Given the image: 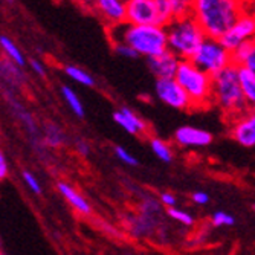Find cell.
Returning a JSON list of instances; mask_svg holds the SVG:
<instances>
[{
	"instance_id": "28",
	"label": "cell",
	"mask_w": 255,
	"mask_h": 255,
	"mask_svg": "<svg viewBox=\"0 0 255 255\" xmlns=\"http://www.w3.org/2000/svg\"><path fill=\"white\" fill-rule=\"evenodd\" d=\"M113 52L117 54V55H120V57L131 58V60H134V58L139 57L137 52H136L133 48H130L128 44H126V43H123V41H115V43H113Z\"/></svg>"
},
{
	"instance_id": "5",
	"label": "cell",
	"mask_w": 255,
	"mask_h": 255,
	"mask_svg": "<svg viewBox=\"0 0 255 255\" xmlns=\"http://www.w3.org/2000/svg\"><path fill=\"white\" fill-rule=\"evenodd\" d=\"M174 80L190 97L193 109H203L213 104L211 75L202 71L191 60H180Z\"/></svg>"
},
{
	"instance_id": "39",
	"label": "cell",
	"mask_w": 255,
	"mask_h": 255,
	"mask_svg": "<svg viewBox=\"0 0 255 255\" xmlns=\"http://www.w3.org/2000/svg\"><path fill=\"white\" fill-rule=\"evenodd\" d=\"M6 2H8V3H14V0H6Z\"/></svg>"
},
{
	"instance_id": "10",
	"label": "cell",
	"mask_w": 255,
	"mask_h": 255,
	"mask_svg": "<svg viewBox=\"0 0 255 255\" xmlns=\"http://www.w3.org/2000/svg\"><path fill=\"white\" fill-rule=\"evenodd\" d=\"M126 21L134 25L164 26L154 0H130L126 3Z\"/></svg>"
},
{
	"instance_id": "36",
	"label": "cell",
	"mask_w": 255,
	"mask_h": 255,
	"mask_svg": "<svg viewBox=\"0 0 255 255\" xmlns=\"http://www.w3.org/2000/svg\"><path fill=\"white\" fill-rule=\"evenodd\" d=\"M193 202L196 205H199V206H203V205H206L208 202H210V196H208L206 193H203V191H197V193L193 194Z\"/></svg>"
},
{
	"instance_id": "37",
	"label": "cell",
	"mask_w": 255,
	"mask_h": 255,
	"mask_svg": "<svg viewBox=\"0 0 255 255\" xmlns=\"http://www.w3.org/2000/svg\"><path fill=\"white\" fill-rule=\"evenodd\" d=\"M242 66H245V67L251 69V71H255V54L249 55V57L245 60V63H243Z\"/></svg>"
},
{
	"instance_id": "27",
	"label": "cell",
	"mask_w": 255,
	"mask_h": 255,
	"mask_svg": "<svg viewBox=\"0 0 255 255\" xmlns=\"http://www.w3.org/2000/svg\"><path fill=\"white\" fill-rule=\"evenodd\" d=\"M167 214H168L170 219H173L174 222H177V223H180L183 226H188L190 228V226H194L196 225V219L190 213L180 210V208L170 206V208H167Z\"/></svg>"
},
{
	"instance_id": "3",
	"label": "cell",
	"mask_w": 255,
	"mask_h": 255,
	"mask_svg": "<svg viewBox=\"0 0 255 255\" xmlns=\"http://www.w3.org/2000/svg\"><path fill=\"white\" fill-rule=\"evenodd\" d=\"M211 90L213 103L217 104L231 120L252 109L242 94L237 80V66L234 64H228L211 75Z\"/></svg>"
},
{
	"instance_id": "7",
	"label": "cell",
	"mask_w": 255,
	"mask_h": 255,
	"mask_svg": "<svg viewBox=\"0 0 255 255\" xmlns=\"http://www.w3.org/2000/svg\"><path fill=\"white\" fill-rule=\"evenodd\" d=\"M160 213H162V206L159 200H154L151 197L144 199L139 203V214L127 217L128 233L137 239L150 236L159 226Z\"/></svg>"
},
{
	"instance_id": "17",
	"label": "cell",
	"mask_w": 255,
	"mask_h": 255,
	"mask_svg": "<svg viewBox=\"0 0 255 255\" xmlns=\"http://www.w3.org/2000/svg\"><path fill=\"white\" fill-rule=\"evenodd\" d=\"M5 98H6V103H8V106L11 107V110H12V113L15 115V118L25 126V128H26V131L31 134V137H32V141L34 139H38L40 136H38V127H37V124H35V120L32 118V115L29 113V110H26L25 109V106H23L17 98H14L9 92H5Z\"/></svg>"
},
{
	"instance_id": "34",
	"label": "cell",
	"mask_w": 255,
	"mask_h": 255,
	"mask_svg": "<svg viewBox=\"0 0 255 255\" xmlns=\"http://www.w3.org/2000/svg\"><path fill=\"white\" fill-rule=\"evenodd\" d=\"M9 173V167H8V160L5 153L0 150V180H3Z\"/></svg>"
},
{
	"instance_id": "16",
	"label": "cell",
	"mask_w": 255,
	"mask_h": 255,
	"mask_svg": "<svg viewBox=\"0 0 255 255\" xmlns=\"http://www.w3.org/2000/svg\"><path fill=\"white\" fill-rule=\"evenodd\" d=\"M57 190L66 199V202L74 208V211H77L81 216H90L92 214V205L80 191H77L72 187V185H69L66 182H58Z\"/></svg>"
},
{
	"instance_id": "21",
	"label": "cell",
	"mask_w": 255,
	"mask_h": 255,
	"mask_svg": "<svg viewBox=\"0 0 255 255\" xmlns=\"http://www.w3.org/2000/svg\"><path fill=\"white\" fill-rule=\"evenodd\" d=\"M0 49L3 51V54L6 55V58H9L11 61H14L15 64H18L20 67H23L26 64V58L21 54L18 46L6 35H0Z\"/></svg>"
},
{
	"instance_id": "25",
	"label": "cell",
	"mask_w": 255,
	"mask_h": 255,
	"mask_svg": "<svg viewBox=\"0 0 255 255\" xmlns=\"http://www.w3.org/2000/svg\"><path fill=\"white\" fill-rule=\"evenodd\" d=\"M150 147H151L153 153L162 162L170 164V162L173 160V150H171V147L165 141H162V139H159V137H151L150 139Z\"/></svg>"
},
{
	"instance_id": "26",
	"label": "cell",
	"mask_w": 255,
	"mask_h": 255,
	"mask_svg": "<svg viewBox=\"0 0 255 255\" xmlns=\"http://www.w3.org/2000/svg\"><path fill=\"white\" fill-rule=\"evenodd\" d=\"M193 2H194V0H168L171 17L173 18H182V17L191 15Z\"/></svg>"
},
{
	"instance_id": "13",
	"label": "cell",
	"mask_w": 255,
	"mask_h": 255,
	"mask_svg": "<svg viewBox=\"0 0 255 255\" xmlns=\"http://www.w3.org/2000/svg\"><path fill=\"white\" fill-rule=\"evenodd\" d=\"M94 9L106 26L126 21V2L124 0H95Z\"/></svg>"
},
{
	"instance_id": "35",
	"label": "cell",
	"mask_w": 255,
	"mask_h": 255,
	"mask_svg": "<svg viewBox=\"0 0 255 255\" xmlns=\"http://www.w3.org/2000/svg\"><path fill=\"white\" fill-rule=\"evenodd\" d=\"M29 66H31V69H32V71H34L38 77H44V75H46V69H44V66H43L41 61H38V60H35V58H31V60H29Z\"/></svg>"
},
{
	"instance_id": "22",
	"label": "cell",
	"mask_w": 255,
	"mask_h": 255,
	"mask_svg": "<svg viewBox=\"0 0 255 255\" xmlns=\"http://www.w3.org/2000/svg\"><path fill=\"white\" fill-rule=\"evenodd\" d=\"M252 54H255V40L254 38L245 40L231 51V63L234 66H242L245 60Z\"/></svg>"
},
{
	"instance_id": "30",
	"label": "cell",
	"mask_w": 255,
	"mask_h": 255,
	"mask_svg": "<svg viewBox=\"0 0 255 255\" xmlns=\"http://www.w3.org/2000/svg\"><path fill=\"white\" fill-rule=\"evenodd\" d=\"M115 154H117V157H118L121 162H124L126 165H130V167L139 165V160H137L134 156H131V154H130L124 147H121V145L115 147Z\"/></svg>"
},
{
	"instance_id": "12",
	"label": "cell",
	"mask_w": 255,
	"mask_h": 255,
	"mask_svg": "<svg viewBox=\"0 0 255 255\" xmlns=\"http://www.w3.org/2000/svg\"><path fill=\"white\" fill-rule=\"evenodd\" d=\"M213 139L214 136L210 131H206L203 128H197V127H191V126L179 127L174 131V142L183 148H190V147L203 148L210 145L213 142Z\"/></svg>"
},
{
	"instance_id": "20",
	"label": "cell",
	"mask_w": 255,
	"mask_h": 255,
	"mask_svg": "<svg viewBox=\"0 0 255 255\" xmlns=\"http://www.w3.org/2000/svg\"><path fill=\"white\" fill-rule=\"evenodd\" d=\"M43 142L49 148H60L66 144V133L55 123H48L43 127Z\"/></svg>"
},
{
	"instance_id": "18",
	"label": "cell",
	"mask_w": 255,
	"mask_h": 255,
	"mask_svg": "<svg viewBox=\"0 0 255 255\" xmlns=\"http://www.w3.org/2000/svg\"><path fill=\"white\" fill-rule=\"evenodd\" d=\"M237 80L242 89V94L249 106H254L255 103V71L245 67V66H237Z\"/></svg>"
},
{
	"instance_id": "9",
	"label": "cell",
	"mask_w": 255,
	"mask_h": 255,
	"mask_svg": "<svg viewBox=\"0 0 255 255\" xmlns=\"http://www.w3.org/2000/svg\"><path fill=\"white\" fill-rule=\"evenodd\" d=\"M254 34H255V18H254V14H248L245 11V12H242L239 15V18L234 21V25L219 37V41L231 52L242 41L254 38Z\"/></svg>"
},
{
	"instance_id": "29",
	"label": "cell",
	"mask_w": 255,
	"mask_h": 255,
	"mask_svg": "<svg viewBox=\"0 0 255 255\" xmlns=\"http://www.w3.org/2000/svg\"><path fill=\"white\" fill-rule=\"evenodd\" d=\"M211 223L214 226H217V228H220V226H234L236 225V219L231 216V214H228V213L217 211V213L213 214Z\"/></svg>"
},
{
	"instance_id": "40",
	"label": "cell",
	"mask_w": 255,
	"mask_h": 255,
	"mask_svg": "<svg viewBox=\"0 0 255 255\" xmlns=\"http://www.w3.org/2000/svg\"><path fill=\"white\" fill-rule=\"evenodd\" d=\"M0 252H2V242H0Z\"/></svg>"
},
{
	"instance_id": "1",
	"label": "cell",
	"mask_w": 255,
	"mask_h": 255,
	"mask_svg": "<svg viewBox=\"0 0 255 255\" xmlns=\"http://www.w3.org/2000/svg\"><path fill=\"white\" fill-rule=\"evenodd\" d=\"M112 43L123 41L133 48L139 57H153L168 49L165 26L157 25H134L121 21L107 26Z\"/></svg>"
},
{
	"instance_id": "15",
	"label": "cell",
	"mask_w": 255,
	"mask_h": 255,
	"mask_svg": "<svg viewBox=\"0 0 255 255\" xmlns=\"http://www.w3.org/2000/svg\"><path fill=\"white\" fill-rule=\"evenodd\" d=\"M113 121L130 134L137 136V134L148 133V124L141 117H137V115L128 107H123L118 112H115Z\"/></svg>"
},
{
	"instance_id": "23",
	"label": "cell",
	"mask_w": 255,
	"mask_h": 255,
	"mask_svg": "<svg viewBox=\"0 0 255 255\" xmlns=\"http://www.w3.org/2000/svg\"><path fill=\"white\" fill-rule=\"evenodd\" d=\"M61 95L66 101V104L71 107L72 113L78 118H84V107H83V103L80 101L77 92L72 90L69 86H61Z\"/></svg>"
},
{
	"instance_id": "31",
	"label": "cell",
	"mask_w": 255,
	"mask_h": 255,
	"mask_svg": "<svg viewBox=\"0 0 255 255\" xmlns=\"http://www.w3.org/2000/svg\"><path fill=\"white\" fill-rule=\"evenodd\" d=\"M21 176H23V180H25V183H26V187H28L34 194H41V185H40L38 179H37L29 170H25Z\"/></svg>"
},
{
	"instance_id": "8",
	"label": "cell",
	"mask_w": 255,
	"mask_h": 255,
	"mask_svg": "<svg viewBox=\"0 0 255 255\" xmlns=\"http://www.w3.org/2000/svg\"><path fill=\"white\" fill-rule=\"evenodd\" d=\"M156 95L157 98L167 104L168 107H173L176 110H191V101L187 92L182 89V86L171 78H156Z\"/></svg>"
},
{
	"instance_id": "24",
	"label": "cell",
	"mask_w": 255,
	"mask_h": 255,
	"mask_svg": "<svg viewBox=\"0 0 255 255\" xmlns=\"http://www.w3.org/2000/svg\"><path fill=\"white\" fill-rule=\"evenodd\" d=\"M64 74L72 78L74 81H77L78 84H83L86 87H94L95 86V80L89 72H86L84 69L78 67V66H66L64 67Z\"/></svg>"
},
{
	"instance_id": "38",
	"label": "cell",
	"mask_w": 255,
	"mask_h": 255,
	"mask_svg": "<svg viewBox=\"0 0 255 255\" xmlns=\"http://www.w3.org/2000/svg\"><path fill=\"white\" fill-rule=\"evenodd\" d=\"M94 2H95V0H77V3L81 5L84 9H92V8H94Z\"/></svg>"
},
{
	"instance_id": "19",
	"label": "cell",
	"mask_w": 255,
	"mask_h": 255,
	"mask_svg": "<svg viewBox=\"0 0 255 255\" xmlns=\"http://www.w3.org/2000/svg\"><path fill=\"white\" fill-rule=\"evenodd\" d=\"M0 77L11 86H23L26 83L25 74L21 72V67L11 61L9 58L0 60Z\"/></svg>"
},
{
	"instance_id": "14",
	"label": "cell",
	"mask_w": 255,
	"mask_h": 255,
	"mask_svg": "<svg viewBox=\"0 0 255 255\" xmlns=\"http://www.w3.org/2000/svg\"><path fill=\"white\" fill-rule=\"evenodd\" d=\"M179 61L180 60L168 49L164 51L162 54L147 57L148 69L156 78H171V77H174Z\"/></svg>"
},
{
	"instance_id": "33",
	"label": "cell",
	"mask_w": 255,
	"mask_h": 255,
	"mask_svg": "<svg viewBox=\"0 0 255 255\" xmlns=\"http://www.w3.org/2000/svg\"><path fill=\"white\" fill-rule=\"evenodd\" d=\"M75 148H77V153L83 157H87L90 154V145H89V142L84 141V139H78L75 142Z\"/></svg>"
},
{
	"instance_id": "6",
	"label": "cell",
	"mask_w": 255,
	"mask_h": 255,
	"mask_svg": "<svg viewBox=\"0 0 255 255\" xmlns=\"http://www.w3.org/2000/svg\"><path fill=\"white\" fill-rule=\"evenodd\" d=\"M190 60L210 75L219 72L228 64H233L231 63V52L219 41V38L213 37H205Z\"/></svg>"
},
{
	"instance_id": "32",
	"label": "cell",
	"mask_w": 255,
	"mask_h": 255,
	"mask_svg": "<svg viewBox=\"0 0 255 255\" xmlns=\"http://www.w3.org/2000/svg\"><path fill=\"white\" fill-rule=\"evenodd\" d=\"M159 202L162 206H165V208H170V206H176L177 203V197L173 194V193H160L159 196Z\"/></svg>"
},
{
	"instance_id": "2",
	"label": "cell",
	"mask_w": 255,
	"mask_h": 255,
	"mask_svg": "<svg viewBox=\"0 0 255 255\" xmlns=\"http://www.w3.org/2000/svg\"><path fill=\"white\" fill-rule=\"evenodd\" d=\"M245 12L243 0H194L191 15L206 37L219 38Z\"/></svg>"
},
{
	"instance_id": "4",
	"label": "cell",
	"mask_w": 255,
	"mask_h": 255,
	"mask_svg": "<svg viewBox=\"0 0 255 255\" xmlns=\"http://www.w3.org/2000/svg\"><path fill=\"white\" fill-rule=\"evenodd\" d=\"M167 46L179 60H190L206 37L193 15L173 18L165 26Z\"/></svg>"
},
{
	"instance_id": "41",
	"label": "cell",
	"mask_w": 255,
	"mask_h": 255,
	"mask_svg": "<svg viewBox=\"0 0 255 255\" xmlns=\"http://www.w3.org/2000/svg\"><path fill=\"white\" fill-rule=\"evenodd\" d=\"M124 2H126V3H127V2H130V0H124Z\"/></svg>"
},
{
	"instance_id": "11",
	"label": "cell",
	"mask_w": 255,
	"mask_h": 255,
	"mask_svg": "<svg viewBox=\"0 0 255 255\" xmlns=\"http://www.w3.org/2000/svg\"><path fill=\"white\" fill-rule=\"evenodd\" d=\"M231 136L234 141L246 148H252L255 145V113L254 109L246 110L245 113L233 118L231 124Z\"/></svg>"
}]
</instances>
